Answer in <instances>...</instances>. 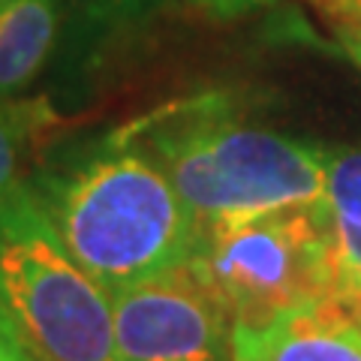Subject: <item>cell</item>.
<instances>
[{
	"instance_id": "6",
	"label": "cell",
	"mask_w": 361,
	"mask_h": 361,
	"mask_svg": "<svg viewBox=\"0 0 361 361\" xmlns=\"http://www.w3.org/2000/svg\"><path fill=\"white\" fill-rule=\"evenodd\" d=\"M229 361H361V322L319 301L265 325H232Z\"/></svg>"
},
{
	"instance_id": "15",
	"label": "cell",
	"mask_w": 361,
	"mask_h": 361,
	"mask_svg": "<svg viewBox=\"0 0 361 361\" xmlns=\"http://www.w3.org/2000/svg\"><path fill=\"white\" fill-rule=\"evenodd\" d=\"M25 346H27V343H25ZM27 353H30V361H45V358H39L37 353H33V349H30V346H27Z\"/></svg>"
},
{
	"instance_id": "13",
	"label": "cell",
	"mask_w": 361,
	"mask_h": 361,
	"mask_svg": "<svg viewBox=\"0 0 361 361\" xmlns=\"http://www.w3.org/2000/svg\"><path fill=\"white\" fill-rule=\"evenodd\" d=\"M271 4H277V0H193V6H199L202 13H208L214 18H238Z\"/></svg>"
},
{
	"instance_id": "16",
	"label": "cell",
	"mask_w": 361,
	"mask_h": 361,
	"mask_svg": "<svg viewBox=\"0 0 361 361\" xmlns=\"http://www.w3.org/2000/svg\"><path fill=\"white\" fill-rule=\"evenodd\" d=\"M4 4H9V0H0V6H4Z\"/></svg>"
},
{
	"instance_id": "8",
	"label": "cell",
	"mask_w": 361,
	"mask_h": 361,
	"mask_svg": "<svg viewBox=\"0 0 361 361\" xmlns=\"http://www.w3.org/2000/svg\"><path fill=\"white\" fill-rule=\"evenodd\" d=\"M331 265V298L361 319V226L334 217L319 202Z\"/></svg>"
},
{
	"instance_id": "11",
	"label": "cell",
	"mask_w": 361,
	"mask_h": 361,
	"mask_svg": "<svg viewBox=\"0 0 361 361\" xmlns=\"http://www.w3.org/2000/svg\"><path fill=\"white\" fill-rule=\"evenodd\" d=\"M82 4L94 18L127 21V18H139L142 13H148L157 0H82Z\"/></svg>"
},
{
	"instance_id": "3",
	"label": "cell",
	"mask_w": 361,
	"mask_h": 361,
	"mask_svg": "<svg viewBox=\"0 0 361 361\" xmlns=\"http://www.w3.org/2000/svg\"><path fill=\"white\" fill-rule=\"evenodd\" d=\"M0 304L45 361H121L111 298L25 187L0 205Z\"/></svg>"
},
{
	"instance_id": "14",
	"label": "cell",
	"mask_w": 361,
	"mask_h": 361,
	"mask_svg": "<svg viewBox=\"0 0 361 361\" xmlns=\"http://www.w3.org/2000/svg\"><path fill=\"white\" fill-rule=\"evenodd\" d=\"M337 37H341V42H343V49H346L349 58H353L361 66V25L349 27V30H341Z\"/></svg>"
},
{
	"instance_id": "7",
	"label": "cell",
	"mask_w": 361,
	"mask_h": 361,
	"mask_svg": "<svg viewBox=\"0 0 361 361\" xmlns=\"http://www.w3.org/2000/svg\"><path fill=\"white\" fill-rule=\"evenodd\" d=\"M61 27V0H9L0 6V94L30 85Z\"/></svg>"
},
{
	"instance_id": "12",
	"label": "cell",
	"mask_w": 361,
	"mask_h": 361,
	"mask_svg": "<svg viewBox=\"0 0 361 361\" xmlns=\"http://www.w3.org/2000/svg\"><path fill=\"white\" fill-rule=\"evenodd\" d=\"M0 361H30L27 346L21 341L13 316L4 310V304H0Z\"/></svg>"
},
{
	"instance_id": "1",
	"label": "cell",
	"mask_w": 361,
	"mask_h": 361,
	"mask_svg": "<svg viewBox=\"0 0 361 361\" xmlns=\"http://www.w3.org/2000/svg\"><path fill=\"white\" fill-rule=\"evenodd\" d=\"M115 139L160 169L199 229L319 205L325 193L322 151L241 121L220 94L169 103Z\"/></svg>"
},
{
	"instance_id": "5",
	"label": "cell",
	"mask_w": 361,
	"mask_h": 361,
	"mask_svg": "<svg viewBox=\"0 0 361 361\" xmlns=\"http://www.w3.org/2000/svg\"><path fill=\"white\" fill-rule=\"evenodd\" d=\"M121 361H226L232 322L184 268L109 292Z\"/></svg>"
},
{
	"instance_id": "4",
	"label": "cell",
	"mask_w": 361,
	"mask_h": 361,
	"mask_svg": "<svg viewBox=\"0 0 361 361\" xmlns=\"http://www.w3.org/2000/svg\"><path fill=\"white\" fill-rule=\"evenodd\" d=\"M193 274L232 325H265L331 298L319 205H301L202 229Z\"/></svg>"
},
{
	"instance_id": "17",
	"label": "cell",
	"mask_w": 361,
	"mask_h": 361,
	"mask_svg": "<svg viewBox=\"0 0 361 361\" xmlns=\"http://www.w3.org/2000/svg\"><path fill=\"white\" fill-rule=\"evenodd\" d=\"M358 322H361V319H358Z\"/></svg>"
},
{
	"instance_id": "2",
	"label": "cell",
	"mask_w": 361,
	"mask_h": 361,
	"mask_svg": "<svg viewBox=\"0 0 361 361\" xmlns=\"http://www.w3.org/2000/svg\"><path fill=\"white\" fill-rule=\"evenodd\" d=\"M42 205L70 256L106 292L184 268L202 235L169 178L121 139L61 178Z\"/></svg>"
},
{
	"instance_id": "10",
	"label": "cell",
	"mask_w": 361,
	"mask_h": 361,
	"mask_svg": "<svg viewBox=\"0 0 361 361\" xmlns=\"http://www.w3.org/2000/svg\"><path fill=\"white\" fill-rule=\"evenodd\" d=\"M325 193L322 205L334 217L361 226V148L322 151Z\"/></svg>"
},
{
	"instance_id": "9",
	"label": "cell",
	"mask_w": 361,
	"mask_h": 361,
	"mask_svg": "<svg viewBox=\"0 0 361 361\" xmlns=\"http://www.w3.org/2000/svg\"><path fill=\"white\" fill-rule=\"evenodd\" d=\"M45 111L37 103H0V205L21 190V157L27 135L39 130Z\"/></svg>"
}]
</instances>
